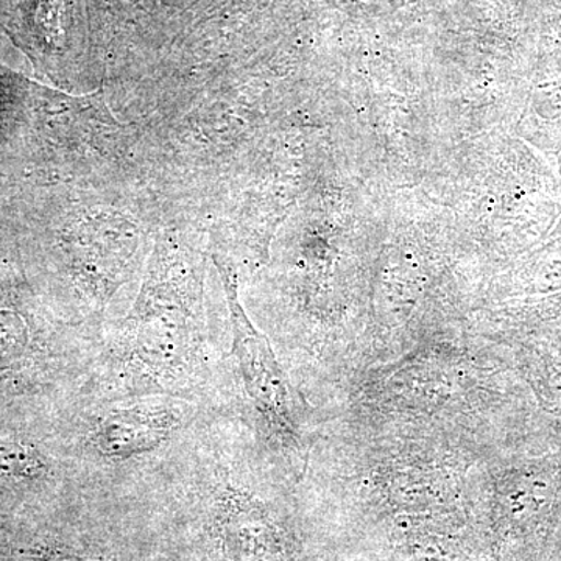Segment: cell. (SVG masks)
<instances>
[{"mask_svg": "<svg viewBox=\"0 0 561 561\" xmlns=\"http://www.w3.org/2000/svg\"><path fill=\"white\" fill-rule=\"evenodd\" d=\"M216 265L230 306L232 350L245 389L257 411L271 423L273 430L280 434H294L289 381L280 370L267 339L257 332L243 311L234 273L217 257Z\"/></svg>", "mask_w": 561, "mask_h": 561, "instance_id": "cell-1", "label": "cell"}, {"mask_svg": "<svg viewBox=\"0 0 561 561\" xmlns=\"http://www.w3.org/2000/svg\"><path fill=\"white\" fill-rule=\"evenodd\" d=\"M221 535L230 561H279L271 527L238 497L225 504Z\"/></svg>", "mask_w": 561, "mask_h": 561, "instance_id": "cell-3", "label": "cell"}, {"mask_svg": "<svg viewBox=\"0 0 561 561\" xmlns=\"http://www.w3.org/2000/svg\"><path fill=\"white\" fill-rule=\"evenodd\" d=\"M47 470L35 446L18 440H0V479L38 478Z\"/></svg>", "mask_w": 561, "mask_h": 561, "instance_id": "cell-4", "label": "cell"}, {"mask_svg": "<svg viewBox=\"0 0 561 561\" xmlns=\"http://www.w3.org/2000/svg\"><path fill=\"white\" fill-rule=\"evenodd\" d=\"M176 420L160 408L122 409L103 416L91 435L92 445L110 459H130L160 448Z\"/></svg>", "mask_w": 561, "mask_h": 561, "instance_id": "cell-2", "label": "cell"}, {"mask_svg": "<svg viewBox=\"0 0 561 561\" xmlns=\"http://www.w3.org/2000/svg\"><path fill=\"white\" fill-rule=\"evenodd\" d=\"M33 561H99L92 560L90 557L77 556V553L61 551V549H43L35 552Z\"/></svg>", "mask_w": 561, "mask_h": 561, "instance_id": "cell-5", "label": "cell"}]
</instances>
